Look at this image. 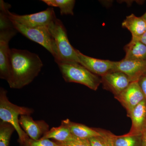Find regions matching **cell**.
<instances>
[{
    "mask_svg": "<svg viewBox=\"0 0 146 146\" xmlns=\"http://www.w3.org/2000/svg\"><path fill=\"white\" fill-rule=\"evenodd\" d=\"M10 72L7 80L11 88L21 89L31 83L43 66L38 54L27 50L10 49Z\"/></svg>",
    "mask_w": 146,
    "mask_h": 146,
    "instance_id": "1",
    "label": "cell"
},
{
    "mask_svg": "<svg viewBox=\"0 0 146 146\" xmlns=\"http://www.w3.org/2000/svg\"><path fill=\"white\" fill-rule=\"evenodd\" d=\"M7 91L1 87L0 89V119L1 121L9 123L15 128L18 136V142L22 146L29 137L21 127L19 123V116L31 115L34 110L29 108L20 106L9 101Z\"/></svg>",
    "mask_w": 146,
    "mask_h": 146,
    "instance_id": "2",
    "label": "cell"
},
{
    "mask_svg": "<svg viewBox=\"0 0 146 146\" xmlns=\"http://www.w3.org/2000/svg\"><path fill=\"white\" fill-rule=\"evenodd\" d=\"M56 63L66 82L80 84L95 91L102 84L101 78L80 63L63 60H58Z\"/></svg>",
    "mask_w": 146,
    "mask_h": 146,
    "instance_id": "3",
    "label": "cell"
},
{
    "mask_svg": "<svg viewBox=\"0 0 146 146\" xmlns=\"http://www.w3.org/2000/svg\"><path fill=\"white\" fill-rule=\"evenodd\" d=\"M48 27L57 47L59 57V60L58 61H72L80 64L76 49L71 45L69 42L67 31L61 21L57 18H55Z\"/></svg>",
    "mask_w": 146,
    "mask_h": 146,
    "instance_id": "4",
    "label": "cell"
},
{
    "mask_svg": "<svg viewBox=\"0 0 146 146\" xmlns=\"http://www.w3.org/2000/svg\"><path fill=\"white\" fill-rule=\"evenodd\" d=\"M11 21L14 28L25 36L45 48L54 57L55 62L59 60L57 47L48 27L28 28Z\"/></svg>",
    "mask_w": 146,
    "mask_h": 146,
    "instance_id": "5",
    "label": "cell"
},
{
    "mask_svg": "<svg viewBox=\"0 0 146 146\" xmlns=\"http://www.w3.org/2000/svg\"><path fill=\"white\" fill-rule=\"evenodd\" d=\"M7 15L11 21L28 28L48 27L56 18L54 9L52 7L38 13L28 15H19L10 12L7 10Z\"/></svg>",
    "mask_w": 146,
    "mask_h": 146,
    "instance_id": "6",
    "label": "cell"
},
{
    "mask_svg": "<svg viewBox=\"0 0 146 146\" xmlns=\"http://www.w3.org/2000/svg\"><path fill=\"white\" fill-rule=\"evenodd\" d=\"M14 28L0 30V78L7 81L9 76V42L17 33Z\"/></svg>",
    "mask_w": 146,
    "mask_h": 146,
    "instance_id": "7",
    "label": "cell"
},
{
    "mask_svg": "<svg viewBox=\"0 0 146 146\" xmlns=\"http://www.w3.org/2000/svg\"><path fill=\"white\" fill-rule=\"evenodd\" d=\"M115 98L126 110L127 117L134 108L145 100L138 81L131 82L121 93Z\"/></svg>",
    "mask_w": 146,
    "mask_h": 146,
    "instance_id": "8",
    "label": "cell"
},
{
    "mask_svg": "<svg viewBox=\"0 0 146 146\" xmlns=\"http://www.w3.org/2000/svg\"><path fill=\"white\" fill-rule=\"evenodd\" d=\"M101 78L104 89L112 93L115 97L121 93L131 82L127 76L119 71H112Z\"/></svg>",
    "mask_w": 146,
    "mask_h": 146,
    "instance_id": "9",
    "label": "cell"
},
{
    "mask_svg": "<svg viewBox=\"0 0 146 146\" xmlns=\"http://www.w3.org/2000/svg\"><path fill=\"white\" fill-rule=\"evenodd\" d=\"M113 71L124 73L129 78L131 82L138 81L146 73V60H127L123 59L114 61Z\"/></svg>",
    "mask_w": 146,
    "mask_h": 146,
    "instance_id": "10",
    "label": "cell"
},
{
    "mask_svg": "<svg viewBox=\"0 0 146 146\" xmlns=\"http://www.w3.org/2000/svg\"><path fill=\"white\" fill-rule=\"evenodd\" d=\"M19 121L24 131L33 140L40 139L50 130L49 126L45 121H35L31 115H21Z\"/></svg>",
    "mask_w": 146,
    "mask_h": 146,
    "instance_id": "11",
    "label": "cell"
},
{
    "mask_svg": "<svg viewBox=\"0 0 146 146\" xmlns=\"http://www.w3.org/2000/svg\"><path fill=\"white\" fill-rule=\"evenodd\" d=\"M80 64L93 74L102 77L113 71L114 61L102 60L90 57L84 54L76 49Z\"/></svg>",
    "mask_w": 146,
    "mask_h": 146,
    "instance_id": "12",
    "label": "cell"
},
{
    "mask_svg": "<svg viewBox=\"0 0 146 146\" xmlns=\"http://www.w3.org/2000/svg\"><path fill=\"white\" fill-rule=\"evenodd\" d=\"M131 121L129 135H141L146 125V101L144 100L134 108L128 116Z\"/></svg>",
    "mask_w": 146,
    "mask_h": 146,
    "instance_id": "13",
    "label": "cell"
},
{
    "mask_svg": "<svg viewBox=\"0 0 146 146\" xmlns=\"http://www.w3.org/2000/svg\"><path fill=\"white\" fill-rule=\"evenodd\" d=\"M62 121L68 126L73 136L76 138L89 139L101 135L99 128L90 127L82 124L72 121L68 119Z\"/></svg>",
    "mask_w": 146,
    "mask_h": 146,
    "instance_id": "14",
    "label": "cell"
},
{
    "mask_svg": "<svg viewBox=\"0 0 146 146\" xmlns=\"http://www.w3.org/2000/svg\"><path fill=\"white\" fill-rule=\"evenodd\" d=\"M125 55L123 59L127 60H146V46L136 38L131 40L124 47Z\"/></svg>",
    "mask_w": 146,
    "mask_h": 146,
    "instance_id": "15",
    "label": "cell"
},
{
    "mask_svg": "<svg viewBox=\"0 0 146 146\" xmlns=\"http://www.w3.org/2000/svg\"><path fill=\"white\" fill-rule=\"evenodd\" d=\"M122 26L130 32L132 37L139 39L146 31V21L142 16L137 17L132 13L126 17Z\"/></svg>",
    "mask_w": 146,
    "mask_h": 146,
    "instance_id": "16",
    "label": "cell"
},
{
    "mask_svg": "<svg viewBox=\"0 0 146 146\" xmlns=\"http://www.w3.org/2000/svg\"><path fill=\"white\" fill-rule=\"evenodd\" d=\"M74 137L68 126L62 121L59 126L52 128L41 138L63 143L71 141Z\"/></svg>",
    "mask_w": 146,
    "mask_h": 146,
    "instance_id": "17",
    "label": "cell"
},
{
    "mask_svg": "<svg viewBox=\"0 0 146 146\" xmlns=\"http://www.w3.org/2000/svg\"><path fill=\"white\" fill-rule=\"evenodd\" d=\"M101 135L89 139L91 146H116L115 135L105 129H100Z\"/></svg>",
    "mask_w": 146,
    "mask_h": 146,
    "instance_id": "18",
    "label": "cell"
},
{
    "mask_svg": "<svg viewBox=\"0 0 146 146\" xmlns=\"http://www.w3.org/2000/svg\"><path fill=\"white\" fill-rule=\"evenodd\" d=\"M42 1L50 7H58L61 15L73 16L76 1L74 0H42Z\"/></svg>",
    "mask_w": 146,
    "mask_h": 146,
    "instance_id": "19",
    "label": "cell"
},
{
    "mask_svg": "<svg viewBox=\"0 0 146 146\" xmlns=\"http://www.w3.org/2000/svg\"><path fill=\"white\" fill-rule=\"evenodd\" d=\"M116 146H141V135H115Z\"/></svg>",
    "mask_w": 146,
    "mask_h": 146,
    "instance_id": "20",
    "label": "cell"
},
{
    "mask_svg": "<svg viewBox=\"0 0 146 146\" xmlns=\"http://www.w3.org/2000/svg\"><path fill=\"white\" fill-rule=\"evenodd\" d=\"M15 128L9 123L0 122V146H9L11 138Z\"/></svg>",
    "mask_w": 146,
    "mask_h": 146,
    "instance_id": "21",
    "label": "cell"
},
{
    "mask_svg": "<svg viewBox=\"0 0 146 146\" xmlns=\"http://www.w3.org/2000/svg\"><path fill=\"white\" fill-rule=\"evenodd\" d=\"M22 146H60L56 142L48 139L33 140L29 138Z\"/></svg>",
    "mask_w": 146,
    "mask_h": 146,
    "instance_id": "22",
    "label": "cell"
},
{
    "mask_svg": "<svg viewBox=\"0 0 146 146\" xmlns=\"http://www.w3.org/2000/svg\"><path fill=\"white\" fill-rule=\"evenodd\" d=\"M56 143L60 146H91L89 139H81L76 138L74 136L71 141L68 142L63 143Z\"/></svg>",
    "mask_w": 146,
    "mask_h": 146,
    "instance_id": "23",
    "label": "cell"
},
{
    "mask_svg": "<svg viewBox=\"0 0 146 146\" xmlns=\"http://www.w3.org/2000/svg\"><path fill=\"white\" fill-rule=\"evenodd\" d=\"M138 82L143 91L146 101V73L141 77Z\"/></svg>",
    "mask_w": 146,
    "mask_h": 146,
    "instance_id": "24",
    "label": "cell"
},
{
    "mask_svg": "<svg viewBox=\"0 0 146 146\" xmlns=\"http://www.w3.org/2000/svg\"><path fill=\"white\" fill-rule=\"evenodd\" d=\"M141 146H146V125L141 133Z\"/></svg>",
    "mask_w": 146,
    "mask_h": 146,
    "instance_id": "25",
    "label": "cell"
},
{
    "mask_svg": "<svg viewBox=\"0 0 146 146\" xmlns=\"http://www.w3.org/2000/svg\"><path fill=\"white\" fill-rule=\"evenodd\" d=\"M139 39L142 43H143L146 46V31L139 38Z\"/></svg>",
    "mask_w": 146,
    "mask_h": 146,
    "instance_id": "26",
    "label": "cell"
},
{
    "mask_svg": "<svg viewBox=\"0 0 146 146\" xmlns=\"http://www.w3.org/2000/svg\"><path fill=\"white\" fill-rule=\"evenodd\" d=\"M142 17L146 21V12L143 16H142Z\"/></svg>",
    "mask_w": 146,
    "mask_h": 146,
    "instance_id": "27",
    "label": "cell"
}]
</instances>
